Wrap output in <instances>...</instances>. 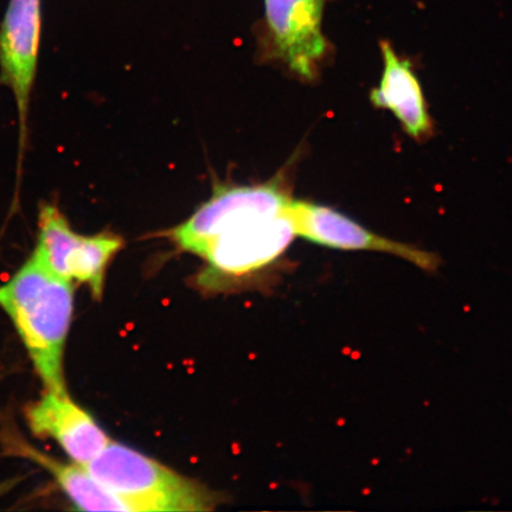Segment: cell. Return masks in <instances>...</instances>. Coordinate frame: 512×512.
Returning <instances> with one entry per match:
<instances>
[{
	"label": "cell",
	"instance_id": "3",
	"mask_svg": "<svg viewBox=\"0 0 512 512\" xmlns=\"http://www.w3.org/2000/svg\"><path fill=\"white\" fill-rule=\"evenodd\" d=\"M85 467L107 489L130 502L134 512L209 511L217 503L201 484L112 440Z\"/></svg>",
	"mask_w": 512,
	"mask_h": 512
},
{
	"label": "cell",
	"instance_id": "7",
	"mask_svg": "<svg viewBox=\"0 0 512 512\" xmlns=\"http://www.w3.org/2000/svg\"><path fill=\"white\" fill-rule=\"evenodd\" d=\"M324 5L325 0H265L275 55L304 80L316 78L328 51Z\"/></svg>",
	"mask_w": 512,
	"mask_h": 512
},
{
	"label": "cell",
	"instance_id": "1",
	"mask_svg": "<svg viewBox=\"0 0 512 512\" xmlns=\"http://www.w3.org/2000/svg\"><path fill=\"white\" fill-rule=\"evenodd\" d=\"M288 201L275 182L219 187L170 238L206 260L209 272L240 277L272 264L296 238Z\"/></svg>",
	"mask_w": 512,
	"mask_h": 512
},
{
	"label": "cell",
	"instance_id": "8",
	"mask_svg": "<svg viewBox=\"0 0 512 512\" xmlns=\"http://www.w3.org/2000/svg\"><path fill=\"white\" fill-rule=\"evenodd\" d=\"M30 431L38 438L56 441L75 464L86 466L111 439L86 409L67 392L47 390L25 413Z\"/></svg>",
	"mask_w": 512,
	"mask_h": 512
},
{
	"label": "cell",
	"instance_id": "2",
	"mask_svg": "<svg viewBox=\"0 0 512 512\" xmlns=\"http://www.w3.org/2000/svg\"><path fill=\"white\" fill-rule=\"evenodd\" d=\"M74 284L32 253L0 286V307L11 319L47 390L67 392L63 358L74 311Z\"/></svg>",
	"mask_w": 512,
	"mask_h": 512
},
{
	"label": "cell",
	"instance_id": "9",
	"mask_svg": "<svg viewBox=\"0 0 512 512\" xmlns=\"http://www.w3.org/2000/svg\"><path fill=\"white\" fill-rule=\"evenodd\" d=\"M383 73L379 87L370 94L376 107L392 112L409 136L426 139L433 124L424 92L411 63L401 59L388 42L381 43Z\"/></svg>",
	"mask_w": 512,
	"mask_h": 512
},
{
	"label": "cell",
	"instance_id": "10",
	"mask_svg": "<svg viewBox=\"0 0 512 512\" xmlns=\"http://www.w3.org/2000/svg\"><path fill=\"white\" fill-rule=\"evenodd\" d=\"M37 463L47 467L57 484L75 507L83 511H123L134 512L132 504L125 498L107 489L96 480L85 466L67 465L43 454L29 452Z\"/></svg>",
	"mask_w": 512,
	"mask_h": 512
},
{
	"label": "cell",
	"instance_id": "5",
	"mask_svg": "<svg viewBox=\"0 0 512 512\" xmlns=\"http://www.w3.org/2000/svg\"><path fill=\"white\" fill-rule=\"evenodd\" d=\"M41 0H10L0 25V83L14 95L19 125L18 179L28 138V119L41 44Z\"/></svg>",
	"mask_w": 512,
	"mask_h": 512
},
{
	"label": "cell",
	"instance_id": "4",
	"mask_svg": "<svg viewBox=\"0 0 512 512\" xmlns=\"http://www.w3.org/2000/svg\"><path fill=\"white\" fill-rule=\"evenodd\" d=\"M121 248L123 240L118 236L76 233L59 207L42 204L37 245L32 253L59 277L87 285L95 298L102 296L107 267Z\"/></svg>",
	"mask_w": 512,
	"mask_h": 512
},
{
	"label": "cell",
	"instance_id": "6",
	"mask_svg": "<svg viewBox=\"0 0 512 512\" xmlns=\"http://www.w3.org/2000/svg\"><path fill=\"white\" fill-rule=\"evenodd\" d=\"M286 214L294 234L316 245L339 251L392 254L426 272H435L440 266L437 254L377 235L335 209L290 198Z\"/></svg>",
	"mask_w": 512,
	"mask_h": 512
}]
</instances>
